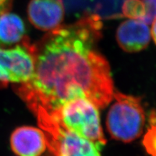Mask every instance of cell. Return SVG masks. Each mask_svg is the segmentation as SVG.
I'll return each mask as SVG.
<instances>
[{
  "label": "cell",
  "instance_id": "obj_1",
  "mask_svg": "<svg viewBox=\"0 0 156 156\" xmlns=\"http://www.w3.org/2000/svg\"><path fill=\"white\" fill-rule=\"evenodd\" d=\"M102 23L98 15L60 25L35 44L36 67L17 93L36 115L51 114L64 103L85 98L98 108L114 95L108 62L97 50Z\"/></svg>",
  "mask_w": 156,
  "mask_h": 156
},
{
  "label": "cell",
  "instance_id": "obj_2",
  "mask_svg": "<svg viewBox=\"0 0 156 156\" xmlns=\"http://www.w3.org/2000/svg\"><path fill=\"white\" fill-rule=\"evenodd\" d=\"M38 115H47L64 127L93 142L100 151L106 145L98 107L88 99H72L51 114L36 116Z\"/></svg>",
  "mask_w": 156,
  "mask_h": 156
},
{
  "label": "cell",
  "instance_id": "obj_3",
  "mask_svg": "<svg viewBox=\"0 0 156 156\" xmlns=\"http://www.w3.org/2000/svg\"><path fill=\"white\" fill-rule=\"evenodd\" d=\"M113 99L107 114V130L113 139L126 143L134 141L142 135L145 124L141 99L115 91Z\"/></svg>",
  "mask_w": 156,
  "mask_h": 156
},
{
  "label": "cell",
  "instance_id": "obj_4",
  "mask_svg": "<svg viewBox=\"0 0 156 156\" xmlns=\"http://www.w3.org/2000/svg\"><path fill=\"white\" fill-rule=\"evenodd\" d=\"M36 117L53 156H101L100 150L93 142L64 127L47 115Z\"/></svg>",
  "mask_w": 156,
  "mask_h": 156
},
{
  "label": "cell",
  "instance_id": "obj_5",
  "mask_svg": "<svg viewBox=\"0 0 156 156\" xmlns=\"http://www.w3.org/2000/svg\"><path fill=\"white\" fill-rule=\"evenodd\" d=\"M36 67L35 44L28 37L13 48L0 47V87L30 80Z\"/></svg>",
  "mask_w": 156,
  "mask_h": 156
},
{
  "label": "cell",
  "instance_id": "obj_6",
  "mask_svg": "<svg viewBox=\"0 0 156 156\" xmlns=\"http://www.w3.org/2000/svg\"><path fill=\"white\" fill-rule=\"evenodd\" d=\"M28 19L35 28L51 31L61 25L64 16L62 0H30L28 7Z\"/></svg>",
  "mask_w": 156,
  "mask_h": 156
},
{
  "label": "cell",
  "instance_id": "obj_7",
  "mask_svg": "<svg viewBox=\"0 0 156 156\" xmlns=\"http://www.w3.org/2000/svg\"><path fill=\"white\" fill-rule=\"evenodd\" d=\"M10 145L17 156H41L47 148V140L41 129L24 126L12 132Z\"/></svg>",
  "mask_w": 156,
  "mask_h": 156
},
{
  "label": "cell",
  "instance_id": "obj_8",
  "mask_svg": "<svg viewBox=\"0 0 156 156\" xmlns=\"http://www.w3.org/2000/svg\"><path fill=\"white\" fill-rule=\"evenodd\" d=\"M116 36L122 50L134 53L147 47L151 41V31L147 24L142 21L129 20L119 26Z\"/></svg>",
  "mask_w": 156,
  "mask_h": 156
},
{
  "label": "cell",
  "instance_id": "obj_9",
  "mask_svg": "<svg viewBox=\"0 0 156 156\" xmlns=\"http://www.w3.org/2000/svg\"><path fill=\"white\" fill-rule=\"evenodd\" d=\"M25 23L18 15L6 12L0 15V46L20 44L26 38Z\"/></svg>",
  "mask_w": 156,
  "mask_h": 156
},
{
  "label": "cell",
  "instance_id": "obj_10",
  "mask_svg": "<svg viewBox=\"0 0 156 156\" xmlns=\"http://www.w3.org/2000/svg\"><path fill=\"white\" fill-rule=\"evenodd\" d=\"M122 13L129 18L142 20L145 15V7L142 0H125L122 5Z\"/></svg>",
  "mask_w": 156,
  "mask_h": 156
},
{
  "label": "cell",
  "instance_id": "obj_11",
  "mask_svg": "<svg viewBox=\"0 0 156 156\" xmlns=\"http://www.w3.org/2000/svg\"><path fill=\"white\" fill-rule=\"evenodd\" d=\"M142 145L148 155L156 156V124L151 125L146 132L142 140Z\"/></svg>",
  "mask_w": 156,
  "mask_h": 156
},
{
  "label": "cell",
  "instance_id": "obj_12",
  "mask_svg": "<svg viewBox=\"0 0 156 156\" xmlns=\"http://www.w3.org/2000/svg\"><path fill=\"white\" fill-rule=\"evenodd\" d=\"M145 7V15L141 21L146 24L152 23L156 19V0H142Z\"/></svg>",
  "mask_w": 156,
  "mask_h": 156
},
{
  "label": "cell",
  "instance_id": "obj_13",
  "mask_svg": "<svg viewBox=\"0 0 156 156\" xmlns=\"http://www.w3.org/2000/svg\"><path fill=\"white\" fill-rule=\"evenodd\" d=\"M13 0H0V15L8 12L12 5Z\"/></svg>",
  "mask_w": 156,
  "mask_h": 156
},
{
  "label": "cell",
  "instance_id": "obj_14",
  "mask_svg": "<svg viewBox=\"0 0 156 156\" xmlns=\"http://www.w3.org/2000/svg\"><path fill=\"white\" fill-rule=\"evenodd\" d=\"M152 23H153V25H152L151 28V34L154 42L156 44V19Z\"/></svg>",
  "mask_w": 156,
  "mask_h": 156
}]
</instances>
